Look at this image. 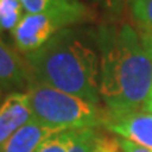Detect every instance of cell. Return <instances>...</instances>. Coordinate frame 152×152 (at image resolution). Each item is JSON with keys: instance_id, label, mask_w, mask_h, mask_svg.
Segmentation results:
<instances>
[{"instance_id": "6da1fadb", "label": "cell", "mask_w": 152, "mask_h": 152, "mask_svg": "<svg viewBox=\"0 0 152 152\" xmlns=\"http://www.w3.org/2000/svg\"><path fill=\"white\" fill-rule=\"evenodd\" d=\"M100 97L109 110L145 109L152 94V52L141 34L125 24L99 35Z\"/></svg>"}, {"instance_id": "7a4b0ae2", "label": "cell", "mask_w": 152, "mask_h": 152, "mask_svg": "<svg viewBox=\"0 0 152 152\" xmlns=\"http://www.w3.org/2000/svg\"><path fill=\"white\" fill-rule=\"evenodd\" d=\"M30 80L97 104L100 99V58L72 31L62 30L47 45L24 55Z\"/></svg>"}, {"instance_id": "3957f363", "label": "cell", "mask_w": 152, "mask_h": 152, "mask_svg": "<svg viewBox=\"0 0 152 152\" xmlns=\"http://www.w3.org/2000/svg\"><path fill=\"white\" fill-rule=\"evenodd\" d=\"M33 120L55 132L103 125L104 114L97 104L34 80L28 82Z\"/></svg>"}, {"instance_id": "277c9868", "label": "cell", "mask_w": 152, "mask_h": 152, "mask_svg": "<svg viewBox=\"0 0 152 152\" xmlns=\"http://www.w3.org/2000/svg\"><path fill=\"white\" fill-rule=\"evenodd\" d=\"M85 20L80 16L59 13H26L13 30V41L23 55L35 52L52 39L66 26Z\"/></svg>"}, {"instance_id": "5b68a950", "label": "cell", "mask_w": 152, "mask_h": 152, "mask_svg": "<svg viewBox=\"0 0 152 152\" xmlns=\"http://www.w3.org/2000/svg\"><path fill=\"white\" fill-rule=\"evenodd\" d=\"M103 127L123 140L152 149V110H109L104 114Z\"/></svg>"}, {"instance_id": "8992f818", "label": "cell", "mask_w": 152, "mask_h": 152, "mask_svg": "<svg viewBox=\"0 0 152 152\" xmlns=\"http://www.w3.org/2000/svg\"><path fill=\"white\" fill-rule=\"evenodd\" d=\"M31 120L33 113L27 92L10 93L0 106V149Z\"/></svg>"}, {"instance_id": "52a82bcc", "label": "cell", "mask_w": 152, "mask_h": 152, "mask_svg": "<svg viewBox=\"0 0 152 152\" xmlns=\"http://www.w3.org/2000/svg\"><path fill=\"white\" fill-rule=\"evenodd\" d=\"M54 134L55 131L31 120L16 134L11 135V138L3 145L0 152H37L38 148Z\"/></svg>"}, {"instance_id": "ba28073f", "label": "cell", "mask_w": 152, "mask_h": 152, "mask_svg": "<svg viewBox=\"0 0 152 152\" xmlns=\"http://www.w3.org/2000/svg\"><path fill=\"white\" fill-rule=\"evenodd\" d=\"M28 82L30 72L26 61H23L0 38V86H23Z\"/></svg>"}, {"instance_id": "9c48e42d", "label": "cell", "mask_w": 152, "mask_h": 152, "mask_svg": "<svg viewBox=\"0 0 152 152\" xmlns=\"http://www.w3.org/2000/svg\"><path fill=\"white\" fill-rule=\"evenodd\" d=\"M26 13H59L87 17V9L77 0H20Z\"/></svg>"}, {"instance_id": "30bf717a", "label": "cell", "mask_w": 152, "mask_h": 152, "mask_svg": "<svg viewBox=\"0 0 152 152\" xmlns=\"http://www.w3.org/2000/svg\"><path fill=\"white\" fill-rule=\"evenodd\" d=\"M68 152H93L99 135L94 128H80V130L65 131Z\"/></svg>"}, {"instance_id": "8fae6325", "label": "cell", "mask_w": 152, "mask_h": 152, "mask_svg": "<svg viewBox=\"0 0 152 152\" xmlns=\"http://www.w3.org/2000/svg\"><path fill=\"white\" fill-rule=\"evenodd\" d=\"M24 11L20 0H0V33H13Z\"/></svg>"}, {"instance_id": "7c38bea8", "label": "cell", "mask_w": 152, "mask_h": 152, "mask_svg": "<svg viewBox=\"0 0 152 152\" xmlns=\"http://www.w3.org/2000/svg\"><path fill=\"white\" fill-rule=\"evenodd\" d=\"M131 13L141 34H152V0H131Z\"/></svg>"}, {"instance_id": "4fadbf2b", "label": "cell", "mask_w": 152, "mask_h": 152, "mask_svg": "<svg viewBox=\"0 0 152 152\" xmlns=\"http://www.w3.org/2000/svg\"><path fill=\"white\" fill-rule=\"evenodd\" d=\"M37 152H68L65 131L55 132L54 135L48 138L41 147L38 148Z\"/></svg>"}, {"instance_id": "5bb4252c", "label": "cell", "mask_w": 152, "mask_h": 152, "mask_svg": "<svg viewBox=\"0 0 152 152\" xmlns=\"http://www.w3.org/2000/svg\"><path fill=\"white\" fill-rule=\"evenodd\" d=\"M93 152H124L120 144V140H109L104 137H99Z\"/></svg>"}, {"instance_id": "9a60e30c", "label": "cell", "mask_w": 152, "mask_h": 152, "mask_svg": "<svg viewBox=\"0 0 152 152\" xmlns=\"http://www.w3.org/2000/svg\"><path fill=\"white\" fill-rule=\"evenodd\" d=\"M120 144H121V148H123L124 152H152L151 148L141 147V145L134 144V142L128 141V140H120Z\"/></svg>"}, {"instance_id": "2e32d148", "label": "cell", "mask_w": 152, "mask_h": 152, "mask_svg": "<svg viewBox=\"0 0 152 152\" xmlns=\"http://www.w3.org/2000/svg\"><path fill=\"white\" fill-rule=\"evenodd\" d=\"M102 1L109 10H118L121 6V0H102Z\"/></svg>"}, {"instance_id": "e0dca14e", "label": "cell", "mask_w": 152, "mask_h": 152, "mask_svg": "<svg viewBox=\"0 0 152 152\" xmlns=\"http://www.w3.org/2000/svg\"><path fill=\"white\" fill-rule=\"evenodd\" d=\"M142 38H144V41L147 44V47L149 48V51L152 52V34H141Z\"/></svg>"}, {"instance_id": "ac0fdd59", "label": "cell", "mask_w": 152, "mask_h": 152, "mask_svg": "<svg viewBox=\"0 0 152 152\" xmlns=\"http://www.w3.org/2000/svg\"><path fill=\"white\" fill-rule=\"evenodd\" d=\"M145 109L152 110V94H151V99H149V102H148V104H147V107H145Z\"/></svg>"}, {"instance_id": "d6986e66", "label": "cell", "mask_w": 152, "mask_h": 152, "mask_svg": "<svg viewBox=\"0 0 152 152\" xmlns=\"http://www.w3.org/2000/svg\"><path fill=\"white\" fill-rule=\"evenodd\" d=\"M77 1H79V0H77Z\"/></svg>"}, {"instance_id": "ffe728a7", "label": "cell", "mask_w": 152, "mask_h": 152, "mask_svg": "<svg viewBox=\"0 0 152 152\" xmlns=\"http://www.w3.org/2000/svg\"><path fill=\"white\" fill-rule=\"evenodd\" d=\"M130 1H131V0H130Z\"/></svg>"}]
</instances>
